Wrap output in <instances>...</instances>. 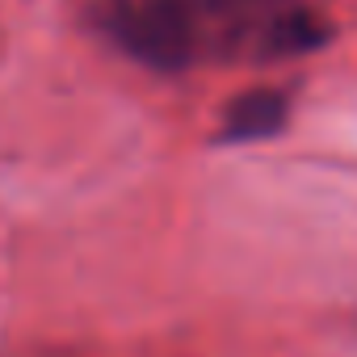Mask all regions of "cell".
Listing matches in <instances>:
<instances>
[{
	"label": "cell",
	"instance_id": "6da1fadb",
	"mask_svg": "<svg viewBox=\"0 0 357 357\" xmlns=\"http://www.w3.org/2000/svg\"><path fill=\"white\" fill-rule=\"evenodd\" d=\"M298 0H105V34L139 63L155 72H181L211 51H236V43L265 38L273 22Z\"/></svg>",
	"mask_w": 357,
	"mask_h": 357
},
{
	"label": "cell",
	"instance_id": "7a4b0ae2",
	"mask_svg": "<svg viewBox=\"0 0 357 357\" xmlns=\"http://www.w3.org/2000/svg\"><path fill=\"white\" fill-rule=\"evenodd\" d=\"M286 126V93L278 89H252L240 93L223 118V139L227 143H257L269 139Z\"/></svg>",
	"mask_w": 357,
	"mask_h": 357
}]
</instances>
